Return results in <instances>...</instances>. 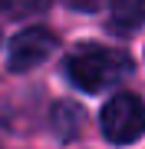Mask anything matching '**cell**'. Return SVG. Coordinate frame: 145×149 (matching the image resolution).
<instances>
[{
    "label": "cell",
    "instance_id": "obj_4",
    "mask_svg": "<svg viewBox=\"0 0 145 149\" xmlns=\"http://www.w3.org/2000/svg\"><path fill=\"white\" fill-rule=\"evenodd\" d=\"M145 23V3L139 0H122L109 10V27L115 33H135Z\"/></svg>",
    "mask_w": 145,
    "mask_h": 149
},
{
    "label": "cell",
    "instance_id": "obj_3",
    "mask_svg": "<svg viewBox=\"0 0 145 149\" xmlns=\"http://www.w3.org/2000/svg\"><path fill=\"white\" fill-rule=\"evenodd\" d=\"M56 50V33L33 23V27L20 30L7 47V66L13 73H27V70H36L40 63H46L49 53Z\"/></svg>",
    "mask_w": 145,
    "mask_h": 149
},
{
    "label": "cell",
    "instance_id": "obj_2",
    "mask_svg": "<svg viewBox=\"0 0 145 149\" xmlns=\"http://www.w3.org/2000/svg\"><path fill=\"white\" fill-rule=\"evenodd\" d=\"M102 136L115 146H129L135 139H142L145 133V103L132 93H115L106 100L99 116Z\"/></svg>",
    "mask_w": 145,
    "mask_h": 149
},
{
    "label": "cell",
    "instance_id": "obj_1",
    "mask_svg": "<svg viewBox=\"0 0 145 149\" xmlns=\"http://www.w3.org/2000/svg\"><path fill=\"white\" fill-rule=\"evenodd\" d=\"M129 73H132V60L122 50L102 47V43H79L66 56V76L82 93H102L106 86H115Z\"/></svg>",
    "mask_w": 145,
    "mask_h": 149
}]
</instances>
